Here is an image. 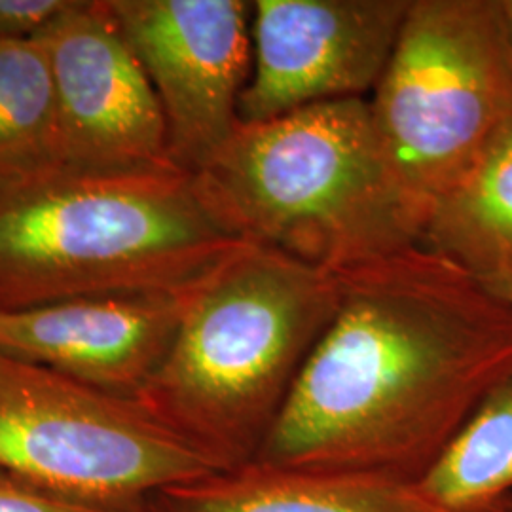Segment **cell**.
Segmentation results:
<instances>
[{"label": "cell", "mask_w": 512, "mask_h": 512, "mask_svg": "<svg viewBox=\"0 0 512 512\" xmlns=\"http://www.w3.org/2000/svg\"><path fill=\"white\" fill-rule=\"evenodd\" d=\"M336 277L329 327L255 463L418 486L512 376V304L423 245Z\"/></svg>", "instance_id": "obj_1"}, {"label": "cell", "mask_w": 512, "mask_h": 512, "mask_svg": "<svg viewBox=\"0 0 512 512\" xmlns=\"http://www.w3.org/2000/svg\"><path fill=\"white\" fill-rule=\"evenodd\" d=\"M338 277L243 241L190 293L137 395L213 471L255 463L329 327Z\"/></svg>", "instance_id": "obj_2"}, {"label": "cell", "mask_w": 512, "mask_h": 512, "mask_svg": "<svg viewBox=\"0 0 512 512\" xmlns=\"http://www.w3.org/2000/svg\"><path fill=\"white\" fill-rule=\"evenodd\" d=\"M241 243L179 167L61 169L0 186V313L183 293Z\"/></svg>", "instance_id": "obj_3"}, {"label": "cell", "mask_w": 512, "mask_h": 512, "mask_svg": "<svg viewBox=\"0 0 512 512\" xmlns=\"http://www.w3.org/2000/svg\"><path fill=\"white\" fill-rule=\"evenodd\" d=\"M194 177L239 239L325 274L421 245L363 97L241 122Z\"/></svg>", "instance_id": "obj_4"}, {"label": "cell", "mask_w": 512, "mask_h": 512, "mask_svg": "<svg viewBox=\"0 0 512 512\" xmlns=\"http://www.w3.org/2000/svg\"><path fill=\"white\" fill-rule=\"evenodd\" d=\"M368 99L410 211L423 224L512 120V55L501 0H410Z\"/></svg>", "instance_id": "obj_5"}, {"label": "cell", "mask_w": 512, "mask_h": 512, "mask_svg": "<svg viewBox=\"0 0 512 512\" xmlns=\"http://www.w3.org/2000/svg\"><path fill=\"white\" fill-rule=\"evenodd\" d=\"M0 469L120 511L213 469L131 399L0 351Z\"/></svg>", "instance_id": "obj_6"}, {"label": "cell", "mask_w": 512, "mask_h": 512, "mask_svg": "<svg viewBox=\"0 0 512 512\" xmlns=\"http://www.w3.org/2000/svg\"><path fill=\"white\" fill-rule=\"evenodd\" d=\"M164 114L171 164L196 173L234 135L253 69V2L109 0Z\"/></svg>", "instance_id": "obj_7"}, {"label": "cell", "mask_w": 512, "mask_h": 512, "mask_svg": "<svg viewBox=\"0 0 512 512\" xmlns=\"http://www.w3.org/2000/svg\"><path fill=\"white\" fill-rule=\"evenodd\" d=\"M410 0H255L243 124L374 92Z\"/></svg>", "instance_id": "obj_8"}, {"label": "cell", "mask_w": 512, "mask_h": 512, "mask_svg": "<svg viewBox=\"0 0 512 512\" xmlns=\"http://www.w3.org/2000/svg\"><path fill=\"white\" fill-rule=\"evenodd\" d=\"M40 42L50 61L65 169L126 173L177 167L164 114L109 0H74Z\"/></svg>", "instance_id": "obj_9"}, {"label": "cell", "mask_w": 512, "mask_h": 512, "mask_svg": "<svg viewBox=\"0 0 512 512\" xmlns=\"http://www.w3.org/2000/svg\"><path fill=\"white\" fill-rule=\"evenodd\" d=\"M192 291L112 294L0 313V351L135 401L164 363Z\"/></svg>", "instance_id": "obj_10"}, {"label": "cell", "mask_w": 512, "mask_h": 512, "mask_svg": "<svg viewBox=\"0 0 512 512\" xmlns=\"http://www.w3.org/2000/svg\"><path fill=\"white\" fill-rule=\"evenodd\" d=\"M145 512H437L418 486L251 463L173 484Z\"/></svg>", "instance_id": "obj_11"}, {"label": "cell", "mask_w": 512, "mask_h": 512, "mask_svg": "<svg viewBox=\"0 0 512 512\" xmlns=\"http://www.w3.org/2000/svg\"><path fill=\"white\" fill-rule=\"evenodd\" d=\"M421 245L486 287H512V120L433 205Z\"/></svg>", "instance_id": "obj_12"}, {"label": "cell", "mask_w": 512, "mask_h": 512, "mask_svg": "<svg viewBox=\"0 0 512 512\" xmlns=\"http://www.w3.org/2000/svg\"><path fill=\"white\" fill-rule=\"evenodd\" d=\"M65 169L54 76L40 38L0 40V186Z\"/></svg>", "instance_id": "obj_13"}, {"label": "cell", "mask_w": 512, "mask_h": 512, "mask_svg": "<svg viewBox=\"0 0 512 512\" xmlns=\"http://www.w3.org/2000/svg\"><path fill=\"white\" fill-rule=\"evenodd\" d=\"M418 490L437 512H512V376L476 408Z\"/></svg>", "instance_id": "obj_14"}, {"label": "cell", "mask_w": 512, "mask_h": 512, "mask_svg": "<svg viewBox=\"0 0 512 512\" xmlns=\"http://www.w3.org/2000/svg\"><path fill=\"white\" fill-rule=\"evenodd\" d=\"M73 4L74 0H0V40L40 37Z\"/></svg>", "instance_id": "obj_15"}, {"label": "cell", "mask_w": 512, "mask_h": 512, "mask_svg": "<svg viewBox=\"0 0 512 512\" xmlns=\"http://www.w3.org/2000/svg\"><path fill=\"white\" fill-rule=\"evenodd\" d=\"M0 512H135L90 505L52 494L0 469ZM145 512V511H143Z\"/></svg>", "instance_id": "obj_16"}, {"label": "cell", "mask_w": 512, "mask_h": 512, "mask_svg": "<svg viewBox=\"0 0 512 512\" xmlns=\"http://www.w3.org/2000/svg\"><path fill=\"white\" fill-rule=\"evenodd\" d=\"M503 2V16H505V27H507V38L512 55V0H501Z\"/></svg>", "instance_id": "obj_17"}, {"label": "cell", "mask_w": 512, "mask_h": 512, "mask_svg": "<svg viewBox=\"0 0 512 512\" xmlns=\"http://www.w3.org/2000/svg\"><path fill=\"white\" fill-rule=\"evenodd\" d=\"M488 289H492L497 296H501V298L509 300L512 304V287H507V285H497V287H488Z\"/></svg>", "instance_id": "obj_18"}]
</instances>
